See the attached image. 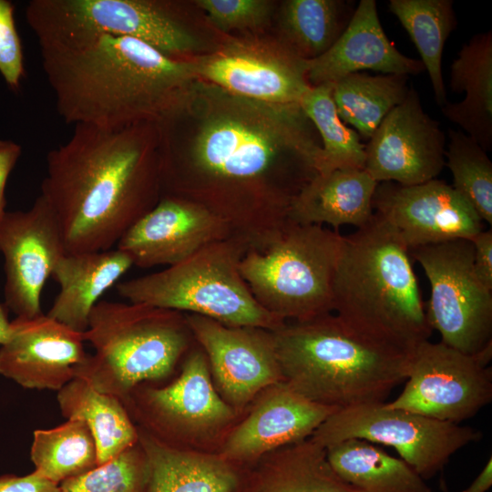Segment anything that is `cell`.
I'll use <instances>...</instances> for the list:
<instances>
[{
    "mask_svg": "<svg viewBox=\"0 0 492 492\" xmlns=\"http://www.w3.org/2000/svg\"><path fill=\"white\" fill-rule=\"evenodd\" d=\"M156 123L76 125L46 155L41 196L58 222L67 253L111 250L158 202Z\"/></svg>",
    "mask_w": 492,
    "mask_h": 492,
    "instance_id": "6da1fadb",
    "label": "cell"
},
{
    "mask_svg": "<svg viewBox=\"0 0 492 492\" xmlns=\"http://www.w3.org/2000/svg\"><path fill=\"white\" fill-rule=\"evenodd\" d=\"M58 115L67 124L121 128L181 115L198 77L192 59L135 38L101 35L39 46Z\"/></svg>",
    "mask_w": 492,
    "mask_h": 492,
    "instance_id": "7a4b0ae2",
    "label": "cell"
},
{
    "mask_svg": "<svg viewBox=\"0 0 492 492\" xmlns=\"http://www.w3.org/2000/svg\"><path fill=\"white\" fill-rule=\"evenodd\" d=\"M207 94L189 153L190 168L217 186H255L278 169L302 188L317 172L318 133L300 105Z\"/></svg>",
    "mask_w": 492,
    "mask_h": 492,
    "instance_id": "3957f363",
    "label": "cell"
},
{
    "mask_svg": "<svg viewBox=\"0 0 492 492\" xmlns=\"http://www.w3.org/2000/svg\"><path fill=\"white\" fill-rule=\"evenodd\" d=\"M333 312L363 337L409 355L432 335L409 250L374 212L343 236L333 287Z\"/></svg>",
    "mask_w": 492,
    "mask_h": 492,
    "instance_id": "277c9868",
    "label": "cell"
},
{
    "mask_svg": "<svg viewBox=\"0 0 492 492\" xmlns=\"http://www.w3.org/2000/svg\"><path fill=\"white\" fill-rule=\"evenodd\" d=\"M282 382L336 410L385 403L407 374V354L375 343L335 314L285 322L271 331Z\"/></svg>",
    "mask_w": 492,
    "mask_h": 492,
    "instance_id": "5b68a950",
    "label": "cell"
},
{
    "mask_svg": "<svg viewBox=\"0 0 492 492\" xmlns=\"http://www.w3.org/2000/svg\"><path fill=\"white\" fill-rule=\"evenodd\" d=\"M191 335L179 312L99 301L82 333L94 354L78 367L77 378L123 402L143 383L169 376Z\"/></svg>",
    "mask_w": 492,
    "mask_h": 492,
    "instance_id": "8992f818",
    "label": "cell"
},
{
    "mask_svg": "<svg viewBox=\"0 0 492 492\" xmlns=\"http://www.w3.org/2000/svg\"><path fill=\"white\" fill-rule=\"evenodd\" d=\"M342 244L337 231L290 220L245 251L240 272L267 312L284 322L309 320L333 312V287Z\"/></svg>",
    "mask_w": 492,
    "mask_h": 492,
    "instance_id": "52a82bcc",
    "label": "cell"
},
{
    "mask_svg": "<svg viewBox=\"0 0 492 492\" xmlns=\"http://www.w3.org/2000/svg\"><path fill=\"white\" fill-rule=\"evenodd\" d=\"M247 250L236 237L215 241L162 271L121 282L117 291L130 302L274 331L285 322L259 304L240 272Z\"/></svg>",
    "mask_w": 492,
    "mask_h": 492,
    "instance_id": "ba28073f",
    "label": "cell"
},
{
    "mask_svg": "<svg viewBox=\"0 0 492 492\" xmlns=\"http://www.w3.org/2000/svg\"><path fill=\"white\" fill-rule=\"evenodd\" d=\"M177 11L172 4L153 0H33L26 19L39 46L110 35L140 40L182 59L197 40Z\"/></svg>",
    "mask_w": 492,
    "mask_h": 492,
    "instance_id": "9c48e42d",
    "label": "cell"
},
{
    "mask_svg": "<svg viewBox=\"0 0 492 492\" xmlns=\"http://www.w3.org/2000/svg\"><path fill=\"white\" fill-rule=\"evenodd\" d=\"M310 438L324 448L350 438L393 447L426 481L441 472L454 454L479 441L482 433L380 403L335 411Z\"/></svg>",
    "mask_w": 492,
    "mask_h": 492,
    "instance_id": "30bf717a",
    "label": "cell"
},
{
    "mask_svg": "<svg viewBox=\"0 0 492 492\" xmlns=\"http://www.w3.org/2000/svg\"><path fill=\"white\" fill-rule=\"evenodd\" d=\"M411 251L431 287L425 311L440 342L470 355L492 349V291L477 275L472 241L460 239Z\"/></svg>",
    "mask_w": 492,
    "mask_h": 492,
    "instance_id": "8fae6325",
    "label": "cell"
},
{
    "mask_svg": "<svg viewBox=\"0 0 492 492\" xmlns=\"http://www.w3.org/2000/svg\"><path fill=\"white\" fill-rule=\"evenodd\" d=\"M122 403L141 428L184 448L231 430L240 414L217 392L206 354L200 350L189 354L180 374L169 384H140Z\"/></svg>",
    "mask_w": 492,
    "mask_h": 492,
    "instance_id": "7c38bea8",
    "label": "cell"
},
{
    "mask_svg": "<svg viewBox=\"0 0 492 492\" xmlns=\"http://www.w3.org/2000/svg\"><path fill=\"white\" fill-rule=\"evenodd\" d=\"M491 358L492 349L470 355L442 342L425 341L408 356L404 389L385 405L460 424L492 400Z\"/></svg>",
    "mask_w": 492,
    "mask_h": 492,
    "instance_id": "4fadbf2b",
    "label": "cell"
},
{
    "mask_svg": "<svg viewBox=\"0 0 492 492\" xmlns=\"http://www.w3.org/2000/svg\"><path fill=\"white\" fill-rule=\"evenodd\" d=\"M198 78L244 98L275 105H300L312 87L306 60L282 42L231 40L192 59Z\"/></svg>",
    "mask_w": 492,
    "mask_h": 492,
    "instance_id": "5bb4252c",
    "label": "cell"
},
{
    "mask_svg": "<svg viewBox=\"0 0 492 492\" xmlns=\"http://www.w3.org/2000/svg\"><path fill=\"white\" fill-rule=\"evenodd\" d=\"M5 259V306L16 317L42 314L41 295L65 244L50 206L39 195L27 210L5 212L0 220Z\"/></svg>",
    "mask_w": 492,
    "mask_h": 492,
    "instance_id": "9a60e30c",
    "label": "cell"
},
{
    "mask_svg": "<svg viewBox=\"0 0 492 492\" xmlns=\"http://www.w3.org/2000/svg\"><path fill=\"white\" fill-rule=\"evenodd\" d=\"M185 316L211 370L216 389L241 412L266 387L282 382L272 332L230 326L198 314Z\"/></svg>",
    "mask_w": 492,
    "mask_h": 492,
    "instance_id": "2e32d148",
    "label": "cell"
},
{
    "mask_svg": "<svg viewBox=\"0 0 492 492\" xmlns=\"http://www.w3.org/2000/svg\"><path fill=\"white\" fill-rule=\"evenodd\" d=\"M445 146L440 123L424 110L417 91L410 87L365 144L364 169L378 183L421 184L442 171Z\"/></svg>",
    "mask_w": 492,
    "mask_h": 492,
    "instance_id": "e0dca14e",
    "label": "cell"
},
{
    "mask_svg": "<svg viewBox=\"0 0 492 492\" xmlns=\"http://www.w3.org/2000/svg\"><path fill=\"white\" fill-rule=\"evenodd\" d=\"M373 210L397 231L409 251L455 240H471L484 230L477 211L451 185L436 179L416 185L378 183Z\"/></svg>",
    "mask_w": 492,
    "mask_h": 492,
    "instance_id": "ac0fdd59",
    "label": "cell"
},
{
    "mask_svg": "<svg viewBox=\"0 0 492 492\" xmlns=\"http://www.w3.org/2000/svg\"><path fill=\"white\" fill-rule=\"evenodd\" d=\"M231 237L234 236L229 223L204 205L165 196L124 233L117 249L139 268L171 266Z\"/></svg>",
    "mask_w": 492,
    "mask_h": 492,
    "instance_id": "d6986e66",
    "label": "cell"
},
{
    "mask_svg": "<svg viewBox=\"0 0 492 492\" xmlns=\"http://www.w3.org/2000/svg\"><path fill=\"white\" fill-rule=\"evenodd\" d=\"M249 405L245 418L231 428L216 452L248 467L273 450L310 438L337 411L306 399L283 382L261 391Z\"/></svg>",
    "mask_w": 492,
    "mask_h": 492,
    "instance_id": "ffe728a7",
    "label": "cell"
},
{
    "mask_svg": "<svg viewBox=\"0 0 492 492\" xmlns=\"http://www.w3.org/2000/svg\"><path fill=\"white\" fill-rule=\"evenodd\" d=\"M81 333L46 314L15 317L0 344V375L26 389L59 391L77 378L88 354Z\"/></svg>",
    "mask_w": 492,
    "mask_h": 492,
    "instance_id": "44dd1931",
    "label": "cell"
},
{
    "mask_svg": "<svg viewBox=\"0 0 492 492\" xmlns=\"http://www.w3.org/2000/svg\"><path fill=\"white\" fill-rule=\"evenodd\" d=\"M312 87L333 85L343 77L374 70L381 74L417 75L425 70L420 59L402 54L385 35L374 0H361L335 43L320 56L306 60Z\"/></svg>",
    "mask_w": 492,
    "mask_h": 492,
    "instance_id": "7402d4cb",
    "label": "cell"
},
{
    "mask_svg": "<svg viewBox=\"0 0 492 492\" xmlns=\"http://www.w3.org/2000/svg\"><path fill=\"white\" fill-rule=\"evenodd\" d=\"M149 467L146 492H243L249 467L216 452L169 445L138 427Z\"/></svg>",
    "mask_w": 492,
    "mask_h": 492,
    "instance_id": "603a6c76",
    "label": "cell"
},
{
    "mask_svg": "<svg viewBox=\"0 0 492 492\" xmlns=\"http://www.w3.org/2000/svg\"><path fill=\"white\" fill-rule=\"evenodd\" d=\"M132 265L129 255L118 249L63 254L51 275L58 283L59 292L46 315L84 333L99 298Z\"/></svg>",
    "mask_w": 492,
    "mask_h": 492,
    "instance_id": "cb8c5ba5",
    "label": "cell"
},
{
    "mask_svg": "<svg viewBox=\"0 0 492 492\" xmlns=\"http://www.w3.org/2000/svg\"><path fill=\"white\" fill-rule=\"evenodd\" d=\"M378 182L365 169L317 173L292 198L289 219L298 224L364 226L371 219Z\"/></svg>",
    "mask_w": 492,
    "mask_h": 492,
    "instance_id": "d4e9b609",
    "label": "cell"
},
{
    "mask_svg": "<svg viewBox=\"0 0 492 492\" xmlns=\"http://www.w3.org/2000/svg\"><path fill=\"white\" fill-rule=\"evenodd\" d=\"M449 87L465 93L458 103L447 102L442 114L462 128L485 151L492 149V33L474 35L450 67Z\"/></svg>",
    "mask_w": 492,
    "mask_h": 492,
    "instance_id": "484cf974",
    "label": "cell"
},
{
    "mask_svg": "<svg viewBox=\"0 0 492 492\" xmlns=\"http://www.w3.org/2000/svg\"><path fill=\"white\" fill-rule=\"evenodd\" d=\"M243 492H362L332 468L311 438L273 450L249 467Z\"/></svg>",
    "mask_w": 492,
    "mask_h": 492,
    "instance_id": "4316f807",
    "label": "cell"
},
{
    "mask_svg": "<svg viewBox=\"0 0 492 492\" xmlns=\"http://www.w3.org/2000/svg\"><path fill=\"white\" fill-rule=\"evenodd\" d=\"M62 415L80 420L89 428L102 465L138 441V427L118 397L102 393L81 378H75L57 391Z\"/></svg>",
    "mask_w": 492,
    "mask_h": 492,
    "instance_id": "83f0119b",
    "label": "cell"
},
{
    "mask_svg": "<svg viewBox=\"0 0 492 492\" xmlns=\"http://www.w3.org/2000/svg\"><path fill=\"white\" fill-rule=\"evenodd\" d=\"M325 450L333 471L362 492H432L406 462L366 440L350 438Z\"/></svg>",
    "mask_w": 492,
    "mask_h": 492,
    "instance_id": "f1b7e54d",
    "label": "cell"
},
{
    "mask_svg": "<svg viewBox=\"0 0 492 492\" xmlns=\"http://www.w3.org/2000/svg\"><path fill=\"white\" fill-rule=\"evenodd\" d=\"M406 75L350 74L333 85V99L342 121L369 140L384 117L406 97Z\"/></svg>",
    "mask_w": 492,
    "mask_h": 492,
    "instance_id": "f546056e",
    "label": "cell"
},
{
    "mask_svg": "<svg viewBox=\"0 0 492 492\" xmlns=\"http://www.w3.org/2000/svg\"><path fill=\"white\" fill-rule=\"evenodd\" d=\"M389 11L398 19L417 48L439 107L447 101L442 74L445 44L457 26L452 0H390Z\"/></svg>",
    "mask_w": 492,
    "mask_h": 492,
    "instance_id": "4dcf8cb0",
    "label": "cell"
},
{
    "mask_svg": "<svg viewBox=\"0 0 492 492\" xmlns=\"http://www.w3.org/2000/svg\"><path fill=\"white\" fill-rule=\"evenodd\" d=\"M354 1L288 0L280 13L282 43L305 60L325 53L348 26Z\"/></svg>",
    "mask_w": 492,
    "mask_h": 492,
    "instance_id": "1f68e13d",
    "label": "cell"
},
{
    "mask_svg": "<svg viewBox=\"0 0 492 492\" xmlns=\"http://www.w3.org/2000/svg\"><path fill=\"white\" fill-rule=\"evenodd\" d=\"M30 456L34 471L56 485L98 466L97 449L89 428L74 419L53 428L36 430Z\"/></svg>",
    "mask_w": 492,
    "mask_h": 492,
    "instance_id": "d6a6232c",
    "label": "cell"
},
{
    "mask_svg": "<svg viewBox=\"0 0 492 492\" xmlns=\"http://www.w3.org/2000/svg\"><path fill=\"white\" fill-rule=\"evenodd\" d=\"M300 106L314 126L322 143L315 170L323 174L336 169H364L365 144L358 133L338 116L333 85L311 87Z\"/></svg>",
    "mask_w": 492,
    "mask_h": 492,
    "instance_id": "836d02e7",
    "label": "cell"
},
{
    "mask_svg": "<svg viewBox=\"0 0 492 492\" xmlns=\"http://www.w3.org/2000/svg\"><path fill=\"white\" fill-rule=\"evenodd\" d=\"M446 165L453 176V189L492 224V162L472 138L461 130L448 129Z\"/></svg>",
    "mask_w": 492,
    "mask_h": 492,
    "instance_id": "e575fe53",
    "label": "cell"
},
{
    "mask_svg": "<svg viewBox=\"0 0 492 492\" xmlns=\"http://www.w3.org/2000/svg\"><path fill=\"white\" fill-rule=\"evenodd\" d=\"M149 461L139 442L113 459L59 484L60 492H146Z\"/></svg>",
    "mask_w": 492,
    "mask_h": 492,
    "instance_id": "d590c367",
    "label": "cell"
},
{
    "mask_svg": "<svg viewBox=\"0 0 492 492\" xmlns=\"http://www.w3.org/2000/svg\"><path fill=\"white\" fill-rule=\"evenodd\" d=\"M196 4L223 32L260 27L268 20L272 6L265 0H199Z\"/></svg>",
    "mask_w": 492,
    "mask_h": 492,
    "instance_id": "8d00e7d4",
    "label": "cell"
},
{
    "mask_svg": "<svg viewBox=\"0 0 492 492\" xmlns=\"http://www.w3.org/2000/svg\"><path fill=\"white\" fill-rule=\"evenodd\" d=\"M21 40L14 19V5L0 0V74L12 89H17L24 76Z\"/></svg>",
    "mask_w": 492,
    "mask_h": 492,
    "instance_id": "74e56055",
    "label": "cell"
},
{
    "mask_svg": "<svg viewBox=\"0 0 492 492\" xmlns=\"http://www.w3.org/2000/svg\"><path fill=\"white\" fill-rule=\"evenodd\" d=\"M474 246V265L479 280L492 291V231H482L470 240Z\"/></svg>",
    "mask_w": 492,
    "mask_h": 492,
    "instance_id": "f35d334b",
    "label": "cell"
},
{
    "mask_svg": "<svg viewBox=\"0 0 492 492\" xmlns=\"http://www.w3.org/2000/svg\"><path fill=\"white\" fill-rule=\"evenodd\" d=\"M0 492H60L59 485L33 471L29 475L0 476Z\"/></svg>",
    "mask_w": 492,
    "mask_h": 492,
    "instance_id": "ab89813d",
    "label": "cell"
},
{
    "mask_svg": "<svg viewBox=\"0 0 492 492\" xmlns=\"http://www.w3.org/2000/svg\"><path fill=\"white\" fill-rule=\"evenodd\" d=\"M22 152L21 146L12 140L0 139V220L5 214V189L8 176Z\"/></svg>",
    "mask_w": 492,
    "mask_h": 492,
    "instance_id": "60d3db41",
    "label": "cell"
},
{
    "mask_svg": "<svg viewBox=\"0 0 492 492\" xmlns=\"http://www.w3.org/2000/svg\"><path fill=\"white\" fill-rule=\"evenodd\" d=\"M492 486V457L487 461L482 470L462 492H487Z\"/></svg>",
    "mask_w": 492,
    "mask_h": 492,
    "instance_id": "b9f144b4",
    "label": "cell"
},
{
    "mask_svg": "<svg viewBox=\"0 0 492 492\" xmlns=\"http://www.w3.org/2000/svg\"><path fill=\"white\" fill-rule=\"evenodd\" d=\"M6 311V307L0 302V344L4 343L11 333V322Z\"/></svg>",
    "mask_w": 492,
    "mask_h": 492,
    "instance_id": "7bdbcfd3",
    "label": "cell"
},
{
    "mask_svg": "<svg viewBox=\"0 0 492 492\" xmlns=\"http://www.w3.org/2000/svg\"><path fill=\"white\" fill-rule=\"evenodd\" d=\"M441 490L442 492H447V487L444 480L441 481Z\"/></svg>",
    "mask_w": 492,
    "mask_h": 492,
    "instance_id": "ee69618b",
    "label": "cell"
}]
</instances>
